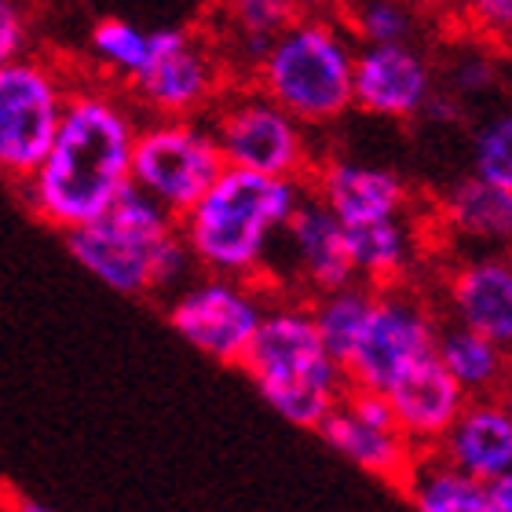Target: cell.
I'll return each mask as SVG.
<instances>
[{
  "instance_id": "obj_1",
  "label": "cell",
  "mask_w": 512,
  "mask_h": 512,
  "mask_svg": "<svg viewBox=\"0 0 512 512\" xmlns=\"http://www.w3.org/2000/svg\"><path fill=\"white\" fill-rule=\"evenodd\" d=\"M139 125L143 114L128 88L77 74L52 147L22 183L26 205L63 235L99 220L132 183Z\"/></svg>"
},
{
  "instance_id": "obj_2",
  "label": "cell",
  "mask_w": 512,
  "mask_h": 512,
  "mask_svg": "<svg viewBox=\"0 0 512 512\" xmlns=\"http://www.w3.org/2000/svg\"><path fill=\"white\" fill-rule=\"evenodd\" d=\"M304 194V180L224 165L209 191L180 216V235L202 271L253 282Z\"/></svg>"
},
{
  "instance_id": "obj_3",
  "label": "cell",
  "mask_w": 512,
  "mask_h": 512,
  "mask_svg": "<svg viewBox=\"0 0 512 512\" xmlns=\"http://www.w3.org/2000/svg\"><path fill=\"white\" fill-rule=\"evenodd\" d=\"M66 249L103 286L125 297L180 286L198 267L180 235V220L136 183H128L99 220L66 231Z\"/></svg>"
},
{
  "instance_id": "obj_4",
  "label": "cell",
  "mask_w": 512,
  "mask_h": 512,
  "mask_svg": "<svg viewBox=\"0 0 512 512\" xmlns=\"http://www.w3.org/2000/svg\"><path fill=\"white\" fill-rule=\"evenodd\" d=\"M355 48L359 44L344 19L326 11H300L271 41L249 81L311 132L333 128L355 110Z\"/></svg>"
},
{
  "instance_id": "obj_5",
  "label": "cell",
  "mask_w": 512,
  "mask_h": 512,
  "mask_svg": "<svg viewBox=\"0 0 512 512\" xmlns=\"http://www.w3.org/2000/svg\"><path fill=\"white\" fill-rule=\"evenodd\" d=\"M242 370L278 417L319 428L344 392L341 363L326 352L311 304H275L256 326Z\"/></svg>"
},
{
  "instance_id": "obj_6",
  "label": "cell",
  "mask_w": 512,
  "mask_h": 512,
  "mask_svg": "<svg viewBox=\"0 0 512 512\" xmlns=\"http://www.w3.org/2000/svg\"><path fill=\"white\" fill-rule=\"evenodd\" d=\"M205 121L224 150V161L238 169L308 180L311 165L319 158L311 128L300 125L271 96H264L253 81H231Z\"/></svg>"
},
{
  "instance_id": "obj_7",
  "label": "cell",
  "mask_w": 512,
  "mask_h": 512,
  "mask_svg": "<svg viewBox=\"0 0 512 512\" xmlns=\"http://www.w3.org/2000/svg\"><path fill=\"white\" fill-rule=\"evenodd\" d=\"M77 70L48 55H19L0 66V180L26 183L63 121Z\"/></svg>"
},
{
  "instance_id": "obj_8",
  "label": "cell",
  "mask_w": 512,
  "mask_h": 512,
  "mask_svg": "<svg viewBox=\"0 0 512 512\" xmlns=\"http://www.w3.org/2000/svg\"><path fill=\"white\" fill-rule=\"evenodd\" d=\"M224 150L205 118H147L132 147V183L180 220L224 172Z\"/></svg>"
},
{
  "instance_id": "obj_9",
  "label": "cell",
  "mask_w": 512,
  "mask_h": 512,
  "mask_svg": "<svg viewBox=\"0 0 512 512\" xmlns=\"http://www.w3.org/2000/svg\"><path fill=\"white\" fill-rule=\"evenodd\" d=\"M154 59L128 85V96L147 118H205L231 85L227 63L220 59L209 33L187 26L150 30Z\"/></svg>"
},
{
  "instance_id": "obj_10",
  "label": "cell",
  "mask_w": 512,
  "mask_h": 512,
  "mask_svg": "<svg viewBox=\"0 0 512 512\" xmlns=\"http://www.w3.org/2000/svg\"><path fill=\"white\" fill-rule=\"evenodd\" d=\"M439 319L432 304L403 286L374 289V304L355 337L352 352L341 363L344 381L359 388H388L406 366L436 352Z\"/></svg>"
},
{
  "instance_id": "obj_11",
  "label": "cell",
  "mask_w": 512,
  "mask_h": 512,
  "mask_svg": "<svg viewBox=\"0 0 512 512\" xmlns=\"http://www.w3.org/2000/svg\"><path fill=\"white\" fill-rule=\"evenodd\" d=\"M267 304L249 278L209 275L172 300L169 322L183 341L224 366H242Z\"/></svg>"
},
{
  "instance_id": "obj_12",
  "label": "cell",
  "mask_w": 512,
  "mask_h": 512,
  "mask_svg": "<svg viewBox=\"0 0 512 512\" xmlns=\"http://www.w3.org/2000/svg\"><path fill=\"white\" fill-rule=\"evenodd\" d=\"M436 88L439 66L417 41L355 48L352 99L359 114L406 125L425 114Z\"/></svg>"
},
{
  "instance_id": "obj_13",
  "label": "cell",
  "mask_w": 512,
  "mask_h": 512,
  "mask_svg": "<svg viewBox=\"0 0 512 512\" xmlns=\"http://www.w3.org/2000/svg\"><path fill=\"white\" fill-rule=\"evenodd\" d=\"M308 194H315L344 227L374 224L388 216L410 213V183L395 169L384 165H366V161L337 158V154H319L311 165Z\"/></svg>"
},
{
  "instance_id": "obj_14",
  "label": "cell",
  "mask_w": 512,
  "mask_h": 512,
  "mask_svg": "<svg viewBox=\"0 0 512 512\" xmlns=\"http://www.w3.org/2000/svg\"><path fill=\"white\" fill-rule=\"evenodd\" d=\"M384 395L392 403L395 425L417 454L436 450L439 439L447 436V428L458 421L461 406L469 403L465 388L450 377L436 352L421 355L417 363L406 366L403 374L384 388Z\"/></svg>"
},
{
  "instance_id": "obj_15",
  "label": "cell",
  "mask_w": 512,
  "mask_h": 512,
  "mask_svg": "<svg viewBox=\"0 0 512 512\" xmlns=\"http://www.w3.org/2000/svg\"><path fill=\"white\" fill-rule=\"evenodd\" d=\"M443 297L454 322H465L512 355V253H480L450 267Z\"/></svg>"
},
{
  "instance_id": "obj_16",
  "label": "cell",
  "mask_w": 512,
  "mask_h": 512,
  "mask_svg": "<svg viewBox=\"0 0 512 512\" xmlns=\"http://www.w3.org/2000/svg\"><path fill=\"white\" fill-rule=\"evenodd\" d=\"M282 242L289 249L293 271L300 282L319 297L326 289L348 286L355 282L352 253H348V227L315 198L304 194L300 205L293 209L289 224L282 227Z\"/></svg>"
},
{
  "instance_id": "obj_17",
  "label": "cell",
  "mask_w": 512,
  "mask_h": 512,
  "mask_svg": "<svg viewBox=\"0 0 512 512\" xmlns=\"http://www.w3.org/2000/svg\"><path fill=\"white\" fill-rule=\"evenodd\" d=\"M436 454L454 469L491 483L512 469V410L502 392L469 395Z\"/></svg>"
},
{
  "instance_id": "obj_18",
  "label": "cell",
  "mask_w": 512,
  "mask_h": 512,
  "mask_svg": "<svg viewBox=\"0 0 512 512\" xmlns=\"http://www.w3.org/2000/svg\"><path fill=\"white\" fill-rule=\"evenodd\" d=\"M297 0H216L209 41L227 63L231 81H249L278 33L300 15Z\"/></svg>"
},
{
  "instance_id": "obj_19",
  "label": "cell",
  "mask_w": 512,
  "mask_h": 512,
  "mask_svg": "<svg viewBox=\"0 0 512 512\" xmlns=\"http://www.w3.org/2000/svg\"><path fill=\"white\" fill-rule=\"evenodd\" d=\"M436 220L447 235L483 249V253H512V191L487 183L480 176H461L443 191Z\"/></svg>"
},
{
  "instance_id": "obj_20",
  "label": "cell",
  "mask_w": 512,
  "mask_h": 512,
  "mask_svg": "<svg viewBox=\"0 0 512 512\" xmlns=\"http://www.w3.org/2000/svg\"><path fill=\"white\" fill-rule=\"evenodd\" d=\"M326 443H330L341 458H348L355 469H363L366 476L384 480L403 491L406 476L414 469L417 450L403 439L399 428H381L370 425L363 417H355L348 406H333L330 414L322 417V425L315 428Z\"/></svg>"
},
{
  "instance_id": "obj_21",
  "label": "cell",
  "mask_w": 512,
  "mask_h": 512,
  "mask_svg": "<svg viewBox=\"0 0 512 512\" xmlns=\"http://www.w3.org/2000/svg\"><path fill=\"white\" fill-rule=\"evenodd\" d=\"M348 253L355 278L366 286H403L417 260V227L410 213L374 220V224L348 227Z\"/></svg>"
},
{
  "instance_id": "obj_22",
  "label": "cell",
  "mask_w": 512,
  "mask_h": 512,
  "mask_svg": "<svg viewBox=\"0 0 512 512\" xmlns=\"http://www.w3.org/2000/svg\"><path fill=\"white\" fill-rule=\"evenodd\" d=\"M439 363L447 366L450 377L465 388V395H494L502 392L505 381L512 377V355L480 330H472L465 322L439 326L436 337Z\"/></svg>"
},
{
  "instance_id": "obj_23",
  "label": "cell",
  "mask_w": 512,
  "mask_h": 512,
  "mask_svg": "<svg viewBox=\"0 0 512 512\" xmlns=\"http://www.w3.org/2000/svg\"><path fill=\"white\" fill-rule=\"evenodd\" d=\"M403 491L414 512H498L491 483L447 465L436 450L417 454Z\"/></svg>"
},
{
  "instance_id": "obj_24",
  "label": "cell",
  "mask_w": 512,
  "mask_h": 512,
  "mask_svg": "<svg viewBox=\"0 0 512 512\" xmlns=\"http://www.w3.org/2000/svg\"><path fill=\"white\" fill-rule=\"evenodd\" d=\"M374 304V286H366V282H348V286H337V289H326L315 297L311 304V319L319 326V337L326 344V352L344 363L348 352H352L355 337L363 330L366 322V311Z\"/></svg>"
},
{
  "instance_id": "obj_25",
  "label": "cell",
  "mask_w": 512,
  "mask_h": 512,
  "mask_svg": "<svg viewBox=\"0 0 512 512\" xmlns=\"http://www.w3.org/2000/svg\"><path fill=\"white\" fill-rule=\"evenodd\" d=\"M88 48L107 81L128 88L154 59L150 30H139L125 19H99L88 33Z\"/></svg>"
},
{
  "instance_id": "obj_26",
  "label": "cell",
  "mask_w": 512,
  "mask_h": 512,
  "mask_svg": "<svg viewBox=\"0 0 512 512\" xmlns=\"http://www.w3.org/2000/svg\"><path fill=\"white\" fill-rule=\"evenodd\" d=\"M341 19L359 44L417 41L421 30V11L414 0H359Z\"/></svg>"
},
{
  "instance_id": "obj_27",
  "label": "cell",
  "mask_w": 512,
  "mask_h": 512,
  "mask_svg": "<svg viewBox=\"0 0 512 512\" xmlns=\"http://www.w3.org/2000/svg\"><path fill=\"white\" fill-rule=\"evenodd\" d=\"M472 176L512 191V107L491 114L472 132Z\"/></svg>"
},
{
  "instance_id": "obj_28",
  "label": "cell",
  "mask_w": 512,
  "mask_h": 512,
  "mask_svg": "<svg viewBox=\"0 0 512 512\" xmlns=\"http://www.w3.org/2000/svg\"><path fill=\"white\" fill-rule=\"evenodd\" d=\"M443 88L454 92V96L465 103V99H480L487 92L498 88L502 81V66H498V48H487V44L472 41V48L458 59H450L447 70H443Z\"/></svg>"
},
{
  "instance_id": "obj_29",
  "label": "cell",
  "mask_w": 512,
  "mask_h": 512,
  "mask_svg": "<svg viewBox=\"0 0 512 512\" xmlns=\"http://www.w3.org/2000/svg\"><path fill=\"white\" fill-rule=\"evenodd\" d=\"M461 30L498 52H512V0H454Z\"/></svg>"
},
{
  "instance_id": "obj_30",
  "label": "cell",
  "mask_w": 512,
  "mask_h": 512,
  "mask_svg": "<svg viewBox=\"0 0 512 512\" xmlns=\"http://www.w3.org/2000/svg\"><path fill=\"white\" fill-rule=\"evenodd\" d=\"M30 44V19L19 0H0V66L26 55Z\"/></svg>"
},
{
  "instance_id": "obj_31",
  "label": "cell",
  "mask_w": 512,
  "mask_h": 512,
  "mask_svg": "<svg viewBox=\"0 0 512 512\" xmlns=\"http://www.w3.org/2000/svg\"><path fill=\"white\" fill-rule=\"evenodd\" d=\"M491 494L498 512H512V469L505 476H498V480H491Z\"/></svg>"
},
{
  "instance_id": "obj_32",
  "label": "cell",
  "mask_w": 512,
  "mask_h": 512,
  "mask_svg": "<svg viewBox=\"0 0 512 512\" xmlns=\"http://www.w3.org/2000/svg\"><path fill=\"white\" fill-rule=\"evenodd\" d=\"M297 4H300L304 11H322L326 4H330V0H297Z\"/></svg>"
},
{
  "instance_id": "obj_33",
  "label": "cell",
  "mask_w": 512,
  "mask_h": 512,
  "mask_svg": "<svg viewBox=\"0 0 512 512\" xmlns=\"http://www.w3.org/2000/svg\"><path fill=\"white\" fill-rule=\"evenodd\" d=\"M19 512H52V509H48V505H37V502H22Z\"/></svg>"
},
{
  "instance_id": "obj_34",
  "label": "cell",
  "mask_w": 512,
  "mask_h": 512,
  "mask_svg": "<svg viewBox=\"0 0 512 512\" xmlns=\"http://www.w3.org/2000/svg\"><path fill=\"white\" fill-rule=\"evenodd\" d=\"M502 395H505V403H509V410H512V377H509V381H505Z\"/></svg>"
}]
</instances>
